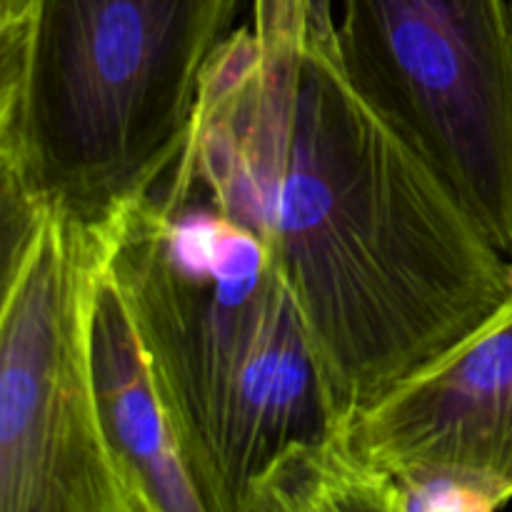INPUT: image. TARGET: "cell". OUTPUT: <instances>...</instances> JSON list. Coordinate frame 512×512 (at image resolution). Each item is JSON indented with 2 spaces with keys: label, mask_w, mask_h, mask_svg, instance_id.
Wrapping results in <instances>:
<instances>
[{
  "label": "cell",
  "mask_w": 512,
  "mask_h": 512,
  "mask_svg": "<svg viewBox=\"0 0 512 512\" xmlns=\"http://www.w3.org/2000/svg\"><path fill=\"white\" fill-rule=\"evenodd\" d=\"M340 440L398 480L470 485L490 510L512 500V298L468 338L355 415Z\"/></svg>",
  "instance_id": "cell-6"
},
{
  "label": "cell",
  "mask_w": 512,
  "mask_h": 512,
  "mask_svg": "<svg viewBox=\"0 0 512 512\" xmlns=\"http://www.w3.org/2000/svg\"><path fill=\"white\" fill-rule=\"evenodd\" d=\"M510 8H512V3H510Z\"/></svg>",
  "instance_id": "cell-8"
},
{
  "label": "cell",
  "mask_w": 512,
  "mask_h": 512,
  "mask_svg": "<svg viewBox=\"0 0 512 512\" xmlns=\"http://www.w3.org/2000/svg\"><path fill=\"white\" fill-rule=\"evenodd\" d=\"M350 85L512 260V8L333 0Z\"/></svg>",
  "instance_id": "cell-4"
},
{
  "label": "cell",
  "mask_w": 512,
  "mask_h": 512,
  "mask_svg": "<svg viewBox=\"0 0 512 512\" xmlns=\"http://www.w3.org/2000/svg\"><path fill=\"white\" fill-rule=\"evenodd\" d=\"M240 0H28L0 20V198L110 225L178 163Z\"/></svg>",
  "instance_id": "cell-3"
},
{
  "label": "cell",
  "mask_w": 512,
  "mask_h": 512,
  "mask_svg": "<svg viewBox=\"0 0 512 512\" xmlns=\"http://www.w3.org/2000/svg\"><path fill=\"white\" fill-rule=\"evenodd\" d=\"M113 228L45 210L3 268L0 512H135L105 445L90 363Z\"/></svg>",
  "instance_id": "cell-5"
},
{
  "label": "cell",
  "mask_w": 512,
  "mask_h": 512,
  "mask_svg": "<svg viewBox=\"0 0 512 512\" xmlns=\"http://www.w3.org/2000/svg\"><path fill=\"white\" fill-rule=\"evenodd\" d=\"M205 512H250L335 435L303 315L250 228L173 173L125 210L108 260Z\"/></svg>",
  "instance_id": "cell-2"
},
{
  "label": "cell",
  "mask_w": 512,
  "mask_h": 512,
  "mask_svg": "<svg viewBox=\"0 0 512 512\" xmlns=\"http://www.w3.org/2000/svg\"><path fill=\"white\" fill-rule=\"evenodd\" d=\"M90 363L105 445L135 512H205L150 360L108 268L93 298Z\"/></svg>",
  "instance_id": "cell-7"
},
{
  "label": "cell",
  "mask_w": 512,
  "mask_h": 512,
  "mask_svg": "<svg viewBox=\"0 0 512 512\" xmlns=\"http://www.w3.org/2000/svg\"><path fill=\"white\" fill-rule=\"evenodd\" d=\"M168 173L270 250L335 433L512 298V260L350 85L333 0H255Z\"/></svg>",
  "instance_id": "cell-1"
}]
</instances>
